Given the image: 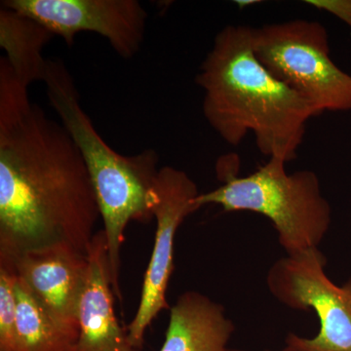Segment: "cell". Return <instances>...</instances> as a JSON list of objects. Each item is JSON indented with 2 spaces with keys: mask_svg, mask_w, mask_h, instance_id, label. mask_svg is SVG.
Instances as JSON below:
<instances>
[{
  "mask_svg": "<svg viewBox=\"0 0 351 351\" xmlns=\"http://www.w3.org/2000/svg\"><path fill=\"white\" fill-rule=\"evenodd\" d=\"M0 262L13 267L44 311L75 343L80 334L78 306L89 265L88 255L69 247L57 246Z\"/></svg>",
  "mask_w": 351,
  "mask_h": 351,
  "instance_id": "cell-9",
  "label": "cell"
},
{
  "mask_svg": "<svg viewBox=\"0 0 351 351\" xmlns=\"http://www.w3.org/2000/svg\"><path fill=\"white\" fill-rule=\"evenodd\" d=\"M10 265L0 262V351H18L15 282Z\"/></svg>",
  "mask_w": 351,
  "mask_h": 351,
  "instance_id": "cell-14",
  "label": "cell"
},
{
  "mask_svg": "<svg viewBox=\"0 0 351 351\" xmlns=\"http://www.w3.org/2000/svg\"><path fill=\"white\" fill-rule=\"evenodd\" d=\"M15 297L18 351L73 350L75 341L57 326L18 277Z\"/></svg>",
  "mask_w": 351,
  "mask_h": 351,
  "instance_id": "cell-13",
  "label": "cell"
},
{
  "mask_svg": "<svg viewBox=\"0 0 351 351\" xmlns=\"http://www.w3.org/2000/svg\"><path fill=\"white\" fill-rule=\"evenodd\" d=\"M234 324L225 307L198 292H186L170 307L165 341L159 351H228Z\"/></svg>",
  "mask_w": 351,
  "mask_h": 351,
  "instance_id": "cell-11",
  "label": "cell"
},
{
  "mask_svg": "<svg viewBox=\"0 0 351 351\" xmlns=\"http://www.w3.org/2000/svg\"><path fill=\"white\" fill-rule=\"evenodd\" d=\"M87 255L86 282L78 306L80 334L73 351H138L115 316L104 230L95 234Z\"/></svg>",
  "mask_w": 351,
  "mask_h": 351,
  "instance_id": "cell-10",
  "label": "cell"
},
{
  "mask_svg": "<svg viewBox=\"0 0 351 351\" xmlns=\"http://www.w3.org/2000/svg\"><path fill=\"white\" fill-rule=\"evenodd\" d=\"M304 2L336 16L351 29V0H306Z\"/></svg>",
  "mask_w": 351,
  "mask_h": 351,
  "instance_id": "cell-15",
  "label": "cell"
},
{
  "mask_svg": "<svg viewBox=\"0 0 351 351\" xmlns=\"http://www.w3.org/2000/svg\"><path fill=\"white\" fill-rule=\"evenodd\" d=\"M319 248L276 261L267 272L271 295L293 309H313L319 331L307 339L289 334L283 351H351V278L343 286L327 276Z\"/></svg>",
  "mask_w": 351,
  "mask_h": 351,
  "instance_id": "cell-6",
  "label": "cell"
},
{
  "mask_svg": "<svg viewBox=\"0 0 351 351\" xmlns=\"http://www.w3.org/2000/svg\"><path fill=\"white\" fill-rule=\"evenodd\" d=\"M228 351H244V350H228Z\"/></svg>",
  "mask_w": 351,
  "mask_h": 351,
  "instance_id": "cell-17",
  "label": "cell"
},
{
  "mask_svg": "<svg viewBox=\"0 0 351 351\" xmlns=\"http://www.w3.org/2000/svg\"><path fill=\"white\" fill-rule=\"evenodd\" d=\"M256 56L315 110H351V75L330 57L329 36L316 21L297 19L253 27Z\"/></svg>",
  "mask_w": 351,
  "mask_h": 351,
  "instance_id": "cell-5",
  "label": "cell"
},
{
  "mask_svg": "<svg viewBox=\"0 0 351 351\" xmlns=\"http://www.w3.org/2000/svg\"><path fill=\"white\" fill-rule=\"evenodd\" d=\"M43 82L51 107L86 164L103 219L113 293L121 297L120 252L124 232L132 221L154 218L152 206L158 154L145 149L125 156L110 147L80 105L73 76L61 60H48Z\"/></svg>",
  "mask_w": 351,
  "mask_h": 351,
  "instance_id": "cell-3",
  "label": "cell"
},
{
  "mask_svg": "<svg viewBox=\"0 0 351 351\" xmlns=\"http://www.w3.org/2000/svg\"><path fill=\"white\" fill-rule=\"evenodd\" d=\"M261 1L258 0H237L235 3L239 7L240 9L247 8V7L255 5V4L260 3Z\"/></svg>",
  "mask_w": 351,
  "mask_h": 351,
  "instance_id": "cell-16",
  "label": "cell"
},
{
  "mask_svg": "<svg viewBox=\"0 0 351 351\" xmlns=\"http://www.w3.org/2000/svg\"><path fill=\"white\" fill-rule=\"evenodd\" d=\"M1 6L36 21L68 46L80 32H95L130 60L144 43L147 13L138 0H4Z\"/></svg>",
  "mask_w": 351,
  "mask_h": 351,
  "instance_id": "cell-8",
  "label": "cell"
},
{
  "mask_svg": "<svg viewBox=\"0 0 351 351\" xmlns=\"http://www.w3.org/2000/svg\"><path fill=\"white\" fill-rule=\"evenodd\" d=\"M286 162L269 158L265 165L239 177L221 161L219 188L196 197L197 209L219 205L223 211H251L270 219L287 256L318 248L331 226L332 210L321 191L319 178L309 170L289 174Z\"/></svg>",
  "mask_w": 351,
  "mask_h": 351,
  "instance_id": "cell-4",
  "label": "cell"
},
{
  "mask_svg": "<svg viewBox=\"0 0 351 351\" xmlns=\"http://www.w3.org/2000/svg\"><path fill=\"white\" fill-rule=\"evenodd\" d=\"M100 218L80 149L0 58V260L57 246L87 255Z\"/></svg>",
  "mask_w": 351,
  "mask_h": 351,
  "instance_id": "cell-1",
  "label": "cell"
},
{
  "mask_svg": "<svg viewBox=\"0 0 351 351\" xmlns=\"http://www.w3.org/2000/svg\"><path fill=\"white\" fill-rule=\"evenodd\" d=\"M197 186L184 171L171 166L160 168L154 189L152 212L156 232L151 261L145 271L137 313L127 327L131 345L140 350L145 332L163 309L170 308L166 300L171 274L174 269L176 233L184 219L197 211Z\"/></svg>",
  "mask_w": 351,
  "mask_h": 351,
  "instance_id": "cell-7",
  "label": "cell"
},
{
  "mask_svg": "<svg viewBox=\"0 0 351 351\" xmlns=\"http://www.w3.org/2000/svg\"><path fill=\"white\" fill-rule=\"evenodd\" d=\"M196 84L203 90L209 125L237 147L248 134L258 151L286 163L294 160L315 110L265 68L253 48V27L226 25L203 60Z\"/></svg>",
  "mask_w": 351,
  "mask_h": 351,
  "instance_id": "cell-2",
  "label": "cell"
},
{
  "mask_svg": "<svg viewBox=\"0 0 351 351\" xmlns=\"http://www.w3.org/2000/svg\"><path fill=\"white\" fill-rule=\"evenodd\" d=\"M54 36L32 18L7 7L0 8V46L14 75L25 86L43 82L48 61L43 49Z\"/></svg>",
  "mask_w": 351,
  "mask_h": 351,
  "instance_id": "cell-12",
  "label": "cell"
}]
</instances>
